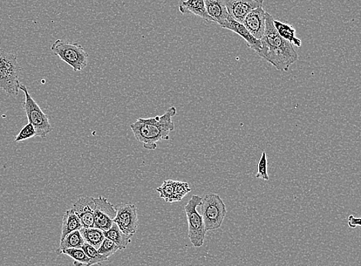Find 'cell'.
I'll return each instance as SVG.
<instances>
[{"label": "cell", "mask_w": 361, "mask_h": 266, "mask_svg": "<svg viewBox=\"0 0 361 266\" xmlns=\"http://www.w3.org/2000/svg\"><path fill=\"white\" fill-rule=\"evenodd\" d=\"M265 17V32L261 39L262 49L258 55L273 65L277 70L288 72L290 66L298 60L297 53L294 46L279 35L273 23V17L267 12Z\"/></svg>", "instance_id": "cell-1"}, {"label": "cell", "mask_w": 361, "mask_h": 266, "mask_svg": "<svg viewBox=\"0 0 361 266\" xmlns=\"http://www.w3.org/2000/svg\"><path fill=\"white\" fill-rule=\"evenodd\" d=\"M1 52L2 50H0V57H1Z\"/></svg>", "instance_id": "cell-29"}, {"label": "cell", "mask_w": 361, "mask_h": 266, "mask_svg": "<svg viewBox=\"0 0 361 266\" xmlns=\"http://www.w3.org/2000/svg\"><path fill=\"white\" fill-rule=\"evenodd\" d=\"M208 15L214 23L221 27L228 22L230 18L223 0H204Z\"/></svg>", "instance_id": "cell-14"}, {"label": "cell", "mask_w": 361, "mask_h": 266, "mask_svg": "<svg viewBox=\"0 0 361 266\" xmlns=\"http://www.w3.org/2000/svg\"><path fill=\"white\" fill-rule=\"evenodd\" d=\"M51 50L61 60L71 66L74 72L84 70L87 66L88 53L77 43L73 44L57 39L52 45Z\"/></svg>", "instance_id": "cell-4"}, {"label": "cell", "mask_w": 361, "mask_h": 266, "mask_svg": "<svg viewBox=\"0 0 361 266\" xmlns=\"http://www.w3.org/2000/svg\"><path fill=\"white\" fill-rule=\"evenodd\" d=\"M23 70L15 54L3 51L0 57V88L9 97H16L19 91L20 73Z\"/></svg>", "instance_id": "cell-3"}, {"label": "cell", "mask_w": 361, "mask_h": 266, "mask_svg": "<svg viewBox=\"0 0 361 266\" xmlns=\"http://www.w3.org/2000/svg\"><path fill=\"white\" fill-rule=\"evenodd\" d=\"M228 12L235 21L242 23L245 17L256 8L263 6V1L256 0H223Z\"/></svg>", "instance_id": "cell-10"}, {"label": "cell", "mask_w": 361, "mask_h": 266, "mask_svg": "<svg viewBox=\"0 0 361 266\" xmlns=\"http://www.w3.org/2000/svg\"><path fill=\"white\" fill-rule=\"evenodd\" d=\"M256 1H263V0H256Z\"/></svg>", "instance_id": "cell-30"}, {"label": "cell", "mask_w": 361, "mask_h": 266, "mask_svg": "<svg viewBox=\"0 0 361 266\" xmlns=\"http://www.w3.org/2000/svg\"><path fill=\"white\" fill-rule=\"evenodd\" d=\"M265 15L266 12L263 6H260V8L252 10L242 23L245 28L257 39H261L264 35Z\"/></svg>", "instance_id": "cell-12"}, {"label": "cell", "mask_w": 361, "mask_h": 266, "mask_svg": "<svg viewBox=\"0 0 361 266\" xmlns=\"http://www.w3.org/2000/svg\"><path fill=\"white\" fill-rule=\"evenodd\" d=\"M98 250L100 254L109 258L114 255L120 249L112 240L105 238Z\"/></svg>", "instance_id": "cell-26"}, {"label": "cell", "mask_w": 361, "mask_h": 266, "mask_svg": "<svg viewBox=\"0 0 361 266\" xmlns=\"http://www.w3.org/2000/svg\"><path fill=\"white\" fill-rule=\"evenodd\" d=\"M256 177L257 179H261L265 181H269L270 180L268 173V156L265 152L262 153L261 159L258 162Z\"/></svg>", "instance_id": "cell-25"}, {"label": "cell", "mask_w": 361, "mask_h": 266, "mask_svg": "<svg viewBox=\"0 0 361 266\" xmlns=\"http://www.w3.org/2000/svg\"><path fill=\"white\" fill-rule=\"evenodd\" d=\"M349 226L351 229L360 227V218H355L353 216H350L349 218Z\"/></svg>", "instance_id": "cell-28"}, {"label": "cell", "mask_w": 361, "mask_h": 266, "mask_svg": "<svg viewBox=\"0 0 361 266\" xmlns=\"http://www.w3.org/2000/svg\"><path fill=\"white\" fill-rule=\"evenodd\" d=\"M202 198L194 195L185 208L188 223V237L195 248L203 247L205 240L207 230L201 213L197 207L201 206Z\"/></svg>", "instance_id": "cell-5"}, {"label": "cell", "mask_w": 361, "mask_h": 266, "mask_svg": "<svg viewBox=\"0 0 361 266\" xmlns=\"http://www.w3.org/2000/svg\"><path fill=\"white\" fill-rule=\"evenodd\" d=\"M95 208L93 213L94 227L103 230L110 229L117 215V210L107 198L99 196L94 198Z\"/></svg>", "instance_id": "cell-9"}, {"label": "cell", "mask_w": 361, "mask_h": 266, "mask_svg": "<svg viewBox=\"0 0 361 266\" xmlns=\"http://www.w3.org/2000/svg\"><path fill=\"white\" fill-rule=\"evenodd\" d=\"M85 241L80 230L72 231L71 234L66 236L62 241H60L57 254L60 255L61 251L67 249H81Z\"/></svg>", "instance_id": "cell-20"}, {"label": "cell", "mask_w": 361, "mask_h": 266, "mask_svg": "<svg viewBox=\"0 0 361 266\" xmlns=\"http://www.w3.org/2000/svg\"><path fill=\"white\" fill-rule=\"evenodd\" d=\"M80 234L83 236L85 243L90 244L95 249H98L100 245L104 240V231L98 228H82Z\"/></svg>", "instance_id": "cell-19"}, {"label": "cell", "mask_w": 361, "mask_h": 266, "mask_svg": "<svg viewBox=\"0 0 361 266\" xmlns=\"http://www.w3.org/2000/svg\"><path fill=\"white\" fill-rule=\"evenodd\" d=\"M179 10L183 15H194L202 18L207 23H214L207 12L204 0H186L181 1L179 5Z\"/></svg>", "instance_id": "cell-15"}, {"label": "cell", "mask_w": 361, "mask_h": 266, "mask_svg": "<svg viewBox=\"0 0 361 266\" xmlns=\"http://www.w3.org/2000/svg\"><path fill=\"white\" fill-rule=\"evenodd\" d=\"M176 114V108L172 106L162 115L136 120L131 125L136 140L141 142L146 149H156L158 142L169 140V133L175 129L173 117Z\"/></svg>", "instance_id": "cell-2"}, {"label": "cell", "mask_w": 361, "mask_h": 266, "mask_svg": "<svg viewBox=\"0 0 361 266\" xmlns=\"http://www.w3.org/2000/svg\"><path fill=\"white\" fill-rule=\"evenodd\" d=\"M19 91H22L24 93L25 101L23 107L31 124L36 129L37 136L44 139L46 135L53 131V127L50 124L48 117L45 114L37 104V102L33 99L28 90L24 84H20Z\"/></svg>", "instance_id": "cell-7"}, {"label": "cell", "mask_w": 361, "mask_h": 266, "mask_svg": "<svg viewBox=\"0 0 361 266\" xmlns=\"http://www.w3.org/2000/svg\"><path fill=\"white\" fill-rule=\"evenodd\" d=\"M66 255L74 260V266H91V258H89L82 249H67L61 251L60 255Z\"/></svg>", "instance_id": "cell-21"}, {"label": "cell", "mask_w": 361, "mask_h": 266, "mask_svg": "<svg viewBox=\"0 0 361 266\" xmlns=\"http://www.w3.org/2000/svg\"><path fill=\"white\" fill-rule=\"evenodd\" d=\"M83 249L86 255L91 258V265L102 264L108 260V257L101 255L97 249H95L90 244L84 243L81 248Z\"/></svg>", "instance_id": "cell-22"}, {"label": "cell", "mask_w": 361, "mask_h": 266, "mask_svg": "<svg viewBox=\"0 0 361 266\" xmlns=\"http://www.w3.org/2000/svg\"><path fill=\"white\" fill-rule=\"evenodd\" d=\"M190 191H192V189L189 187L188 183L175 181L173 202L182 200L183 198L188 194Z\"/></svg>", "instance_id": "cell-24"}, {"label": "cell", "mask_w": 361, "mask_h": 266, "mask_svg": "<svg viewBox=\"0 0 361 266\" xmlns=\"http://www.w3.org/2000/svg\"><path fill=\"white\" fill-rule=\"evenodd\" d=\"M34 136H37L36 129L29 122L28 124H26L22 128L21 131H20V132L16 136L15 142H23L26 140L31 139L34 137Z\"/></svg>", "instance_id": "cell-27"}, {"label": "cell", "mask_w": 361, "mask_h": 266, "mask_svg": "<svg viewBox=\"0 0 361 266\" xmlns=\"http://www.w3.org/2000/svg\"><path fill=\"white\" fill-rule=\"evenodd\" d=\"M201 215L203 217L207 231L217 230L221 228L227 214L226 205L217 194H207L202 198Z\"/></svg>", "instance_id": "cell-6"}, {"label": "cell", "mask_w": 361, "mask_h": 266, "mask_svg": "<svg viewBox=\"0 0 361 266\" xmlns=\"http://www.w3.org/2000/svg\"><path fill=\"white\" fill-rule=\"evenodd\" d=\"M105 238L112 240L118 245L120 250H124L128 247V245L132 242L131 236L127 235L119 229L118 225L113 223L110 229L104 231Z\"/></svg>", "instance_id": "cell-17"}, {"label": "cell", "mask_w": 361, "mask_h": 266, "mask_svg": "<svg viewBox=\"0 0 361 266\" xmlns=\"http://www.w3.org/2000/svg\"><path fill=\"white\" fill-rule=\"evenodd\" d=\"M222 28L234 32L246 41L248 47L255 51L257 54L260 53L262 49L261 39H257L248 31L242 23L235 21L232 18H230L228 22L222 26Z\"/></svg>", "instance_id": "cell-13"}, {"label": "cell", "mask_w": 361, "mask_h": 266, "mask_svg": "<svg viewBox=\"0 0 361 266\" xmlns=\"http://www.w3.org/2000/svg\"><path fill=\"white\" fill-rule=\"evenodd\" d=\"M95 208L94 198L80 196L73 205L72 209L80 220L84 228L94 227L93 213Z\"/></svg>", "instance_id": "cell-11"}, {"label": "cell", "mask_w": 361, "mask_h": 266, "mask_svg": "<svg viewBox=\"0 0 361 266\" xmlns=\"http://www.w3.org/2000/svg\"><path fill=\"white\" fill-rule=\"evenodd\" d=\"M117 215L113 222L122 233L133 236L139 227L138 208L133 204H121L115 208Z\"/></svg>", "instance_id": "cell-8"}, {"label": "cell", "mask_w": 361, "mask_h": 266, "mask_svg": "<svg viewBox=\"0 0 361 266\" xmlns=\"http://www.w3.org/2000/svg\"><path fill=\"white\" fill-rule=\"evenodd\" d=\"M274 26L277 30L279 35H280L285 40L288 41L293 46L298 48L302 47V39L297 37L296 30L291 25L284 23L278 20L274 19Z\"/></svg>", "instance_id": "cell-18"}, {"label": "cell", "mask_w": 361, "mask_h": 266, "mask_svg": "<svg viewBox=\"0 0 361 266\" xmlns=\"http://www.w3.org/2000/svg\"><path fill=\"white\" fill-rule=\"evenodd\" d=\"M83 227V224H82L78 216L74 213L72 209H68L63 216L60 241H62L66 236L71 234L72 231L80 230Z\"/></svg>", "instance_id": "cell-16"}, {"label": "cell", "mask_w": 361, "mask_h": 266, "mask_svg": "<svg viewBox=\"0 0 361 266\" xmlns=\"http://www.w3.org/2000/svg\"><path fill=\"white\" fill-rule=\"evenodd\" d=\"M174 183V180H165L161 187L156 189L160 198L167 202H173Z\"/></svg>", "instance_id": "cell-23"}]
</instances>
